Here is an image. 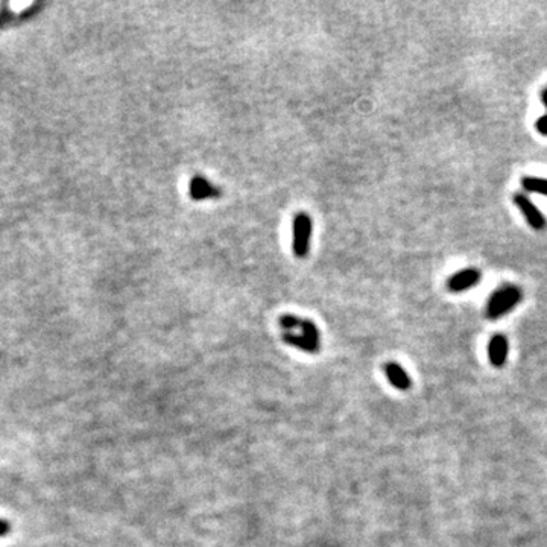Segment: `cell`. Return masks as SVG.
<instances>
[{"label": "cell", "instance_id": "30bf717a", "mask_svg": "<svg viewBox=\"0 0 547 547\" xmlns=\"http://www.w3.org/2000/svg\"><path fill=\"white\" fill-rule=\"evenodd\" d=\"M10 530H11L10 523H8L6 520H0V537H6L8 534H10Z\"/></svg>", "mask_w": 547, "mask_h": 547}, {"label": "cell", "instance_id": "52a82bcc", "mask_svg": "<svg viewBox=\"0 0 547 547\" xmlns=\"http://www.w3.org/2000/svg\"><path fill=\"white\" fill-rule=\"evenodd\" d=\"M488 356L492 367L502 368L508 358V339L503 335H496L491 337L488 345Z\"/></svg>", "mask_w": 547, "mask_h": 547}, {"label": "cell", "instance_id": "6da1fadb", "mask_svg": "<svg viewBox=\"0 0 547 547\" xmlns=\"http://www.w3.org/2000/svg\"><path fill=\"white\" fill-rule=\"evenodd\" d=\"M523 298V292L515 284H505L492 294L487 303V317L490 319H499L503 315L515 309Z\"/></svg>", "mask_w": 547, "mask_h": 547}, {"label": "cell", "instance_id": "7a4b0ae2", "mask_svg": "<svg viewBox=\"0 0 547 547\" xmlns=\"http://www.w3.org/2000/svg\"><path fill=\"white\" fill-rule=\"evenodd\" d=\"M313 222L312 216L307 212H298L292 223V233H294V241H292V251L297 259H306L310 251V239H312Z\"/></svg>", "mask_w": 547, "mask_h": 547}, {"label": "cell", "instance_id": "9c48e42d", "mask_svg": "<svg viewBox=\"0 0 547 547\" xmlns=\"http://www.w3.org/2000/svg\"><path fill=\"white\" fill-rule=\"evenodd\" d=\"M535 128L541 136H547V114L538 118V120L535 122Z\"/></svg>", "mask_w": 547, "mask_h": 547}, {"label": "cell", "instance_id": "ba28073f", "mask_svg": "<svg viewBox=\"0 0 547 547\" xmlns=\"http://www.w3.org/2000/svg\"><path fill=\"white\" fill-rule=\"evenodd\" d=\"M521 187L529 194H540L547 196V178H540V176H523L520 180Z\"/></svg>", "mask_w": 547, "mask_h": 547}, {"label": "cell", "instance_id": "277c9868", "mask_svg": "<svg viewBox=\"0 0 547 547\" xmlns=\"http://www.w3.org/2000/svg\"><path fill=\"white\" fill-rule=\"evenodd\" d=\"M223 195V190L207 180L203 175H194L189 183V196L194 201H205V199H218Z\"/></svg>", "mask_w": 547, "mask_h": 547}, {"label": "cell", "instance_id": "5b68a950", "mask_svg": "<svg viewBox=\"0 0 547 547\" xmlns=\"http://www.w3.org/2000/svg\"><path fill=\"white\" fill-rule=\"evenodd\" d=\"M482 280V272L476 268H467L453 274L449 280H447V288L452 290L453 294H459V292H465L472 289Z\"/></svg>", "mask_w": 547, "mask_h": 547}, {"label": "cell", "instance_id": "8992f818", "mask_svg": "<svg viewBox=\"0 0 547 547\" xmlns=\"http://www.w3.org/2000/svg\"><path fill=\"white\" fill-rule=\"evenodd\" d=\"M383 371L384 376H387L388 382L398 391H407L411 388V377L409 374L406 373V369L398 365L397 362H388V364H384L383 367Z\"/></svg>", "mask_w": 547, "mask_h": 547}, {"label": "cell", "instance_id": "8fae6325", "mask_svg": "<svg viewBox=\"0 0 547 547\" xmlns=\"http://www.w3.org/2000/svg\"><path fill=\"white\" fill-rule=\"evenodd\" d=\"M541 102H543V105L547 109V87L543 90V93H541Z\"/></svg>", "mask_w": 547, "mask_h": 547}, {"label": "cell", "instance_id": "3957f363", "mask_svg": "<svg viewBox=\"0 0 547 547\" xmlns=\"http://www.w3.org/2000/svg\"><path fill=\"white\" fill-rule=\"evenodd\" d=\"M514 204L523 213V216L526 218V222L529 223V227H532L537 231H543L547 227V219L543 214V212L538 209V207L532 201H530L529 196L523 195V194H515Z\"/></svg>", "mask_w": 547, "mask_h": 547}]
</instances>
